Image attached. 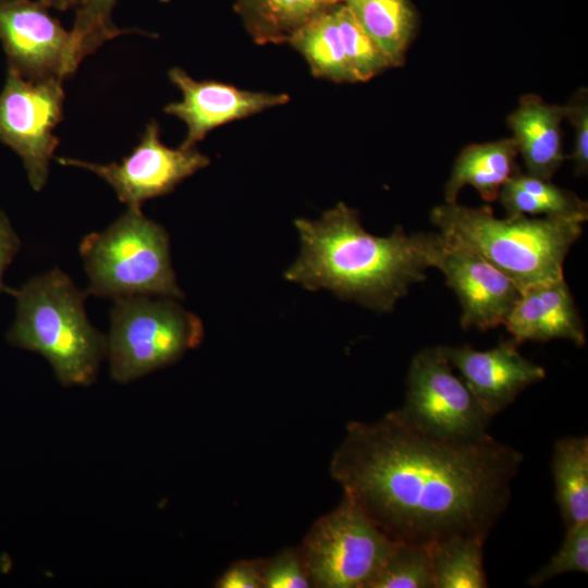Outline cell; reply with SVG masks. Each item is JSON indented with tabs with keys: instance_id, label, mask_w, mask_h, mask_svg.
<instances>
[{
	"instance_id": "cell-19",
	"label": "cell",
	"mask_w": 588,
	"mask_h": 588,
	"mask_svg": "<svg viewBox=\"0 0 588 588\" xmlns=\"http://www.w3.org/2000/svg\"><path fill=\"white\" fill-rule=\"evenodd\" d=\"M354 19L388 58L404 63L418 17L409 0H343Z\"/></svg>"
},
{
	"instance_id": "cell-29",
	"label": "cell",
	"mask_w": 588,
	"mask_h": 588,
	"mask_svg": "<svg viewBox=\"0 0 588 588\" xmlns=\"http://www.w3.org/2000/svg\"><path fill=\"white\" fill-rule=\"evenodd\" d=\"M264 562L241 561L228 568L218 579L219 588H261Z\"/></svg>"
},
{
	"instance_id": "cell-26",
	"label": "cell",
	"mask_w": 588,
	"mask_h": 588,
	"mask_svg": "<svg viewBox=\"0 0 588 588\" xmlns=\"http://www.w3.org/2000/svg\"><path fill=\"white\" fill-rule=\"evenodd\" d=\"M588 572V522L566 528V536L559 552L529 579V585L540 586L565 573Z\"/></svg>"
},
{
	"instance_id": "cell-18",
	"label": "cell",
	"mask_w": 588,
	"mask_h": 588,
	"mask_svg": "<svg viewBox=\"0 0 588 588\" xmlns=\"http://www.w3.org/2000/svg\"><path fill=\"white\" fill-rule=\"evenodd\" d=\"M517 155L512 137L464 147L444 186L445 203H455L467 185L474 187L485 201L497 200L501 187L518 168Z\"/></svg>"
},
{
	"instance_id": "cell-27",
	"label": "cell",
	"mask_w": 588,
	"mask_h": 588,
	"mask_svg": "<svg viewBox=\"0 0 588 588\" xmlns=\"http://www.w3.org/2000/svg\"><path fill=\"white\" fill-rule=\"evenodd\" d=\"M564 107V117L574 128V145L569 158L577 176L588 172V89H577Z\"/></svg>"
},
{
	"instance_id": "cell-2",
	"label": "cell",
	"mask_w": 588,
	"mask_h": 588,
	"mask_svg": "<svg viewBox=\"0 0 588 588\" xmlns=\"http://www.w3.org/2000/svg\"><path fill=\"white\" fill-rule=\"evenodd\" d=\"M301 253L284 278L307 290L327 289L376 311H391L432 267L434 234L368 233L355 209L339 203L319 220L297 219Z\"/></svg>"
},
{
	"instance_id": "cell-31",
	"label": "cell",
	"mask_w": 588,
	"mask_h": 588,
	"mask_svg": "<svg viewBox=\"0 0 588 588\" xmlns=\"http://www.w3.org/2000/svg\"><path fill=\"white\" fill-rule=\"evenodd\" d=\"M48 8L51 7L59 11H66L72 8H78L83 0H40Z\"/></svg>"
},
{
	"instance_id": "cell-10",
	"label": "cell",
	"mask_w": 588,
	"mask_h": 588,
	"mask_svg": "<svg viewBox=\"0 0 588 588\" xmlns=\"http://www.w3.org/2000/svg\"><path fill=\"white\" fill-rule=\"evenodd\" d=\"M0 41L9 70L27 79L63 81L82 62L72 32L40 0H0Z\"/></svg>"
},
{
	"instance_id": "cell-3",
	"label": "cell",
	"mask_w": 588,
	"mask_h": 588,
	"mask_svg": "<svg viewBox=\"0 0 588 588\" xmlns=\"http://www.w3.org/2000/svg\"><path fill=\"white\" fill-rule=\"evenodd\" d=\"M431 222L481 255L522 291L563 278L566 255L583 234L584 221L563 217L495 218L490 206H436Z\"/></svg>"
},
{
	"instance_id": "cell-22",
	"label": "cell",
	"mask_w": 588,
	"mask_h": 588,
	"mask_svg": "<svg viewBox=\"0 0 588 588\" xmlns=\"http://www.w3.org/2000/svg\"><path fill=\"white\" fill-rule=\"evenodd\" d=\"M555 499L565 526L588 522V438L560 439L552 457Z\"/></svg>"
},
{
	"instance_id": "cell-21",
	"label": "cell",
	"mask_w": 588,
	"mask_h": 588,
	"mask_svg": "<svg viewBox=\"0 0 588 588\" xmlns=\"http://www.w3.org/2000/svg\"><path fill=\"white\" fill-rule=\"evenodd\" d=\"M498 199L507 216L563 217L586 221L588 204L551 180L527 174L517 168L503 184Z\"/></svg>"
},
{
	"instance_id": "cell-5",
	"label": "cell",
	"mask_w": 588,
	"mask_h": 588,
	"mask_svg": "<svg viewBox=\"0 0 588 588\" xmlns=\"http://www.w3.org/2000/svg\"><path fill=\"white\" fill-rule=\"evenodd\" d=\"M79 254L87 295L183 298L170 258L169 235L142 209L127 208L110 226L84 236Z\"/></svg>"
},
{
	"instance_id": "cell-20",
	"label": "cell",
	"mask_w": 588,
	"mask_h": 588,
	"mask_svg": "<svg viewBox=\"0 0 588 588\" xmlns=\"http://www.w3.org/2000/svg\"><path fill=\"white\" fill-rule=\"evenodd\" d=\"M343 0H236L235 11L257 44H280Z\"/></svg>"
},
{
	"instance_id": "cell-1",
	"label": "cell",
	"mask_w": 588,
	"mask_h": 588,
	"mask_svg": "<svg viewBox=\"0 0 588 588\" xmlns=\"http://www.w3.org/2000/svg\"><path fill=\"white\" fill-rule=\"evenodd\" d=\"M523 454L485 433L428 431L401 409L353 421L331 475L392 540L431 547L453 537L486 540L504 513Z\"/></svg>"
},
{
	"instance_id": "cell-15",
	"label": "cell",
	"mask_w": 588,
	"mask_h": 588,
	"mask_svg": "<svg viewBox=\"0 0 588 588\" xmlns=\"http://www.w3.org/2000/svg\"><path fill=\"white\" fill-rule=\"evenodd\" d=\"M513 339L488 351L468 345L440 346L485 412L493 417L527 387L546 377V370L525 358Z\"/></svg>"
},
{
	"instance_id": "cell-28",
	"label": "cell",
	"mask_w": 588,
	"mask_h": 588,
	"mask_svg": "<svg viewBox=\"0 0 588 588\" xmlns=\"http://www.w3.org/2000/svg\"><path fill=\"white\" fill-rule=\"evenodd\" d=\"M264 587L307 588L313 586L298 549H287L264 563Z\"/></svg>"
},
{
	"instance_id": "cell-12",
	"label": "cell",
	"mask_w": 588,
	"mask_h": 588,
	"mask_svg": "<svg viewBox=\"0 0 588 588\" xmlns=\"http://www.w3.org/2000/svg\"><path fill=\"white\" fill-rule=\"evenodd\" d=\"M289 42L315 76L336 83L366 82L392 66L343 2L307 23Z\"/></svg>"
},
{
	"instance_id": "cell-4",
	"label": "cell",
	"mask_w": 588,
	"mask_h": 588,
	"mask_svg": "<svg viewBox=\"0 0 588 588\" xmlns=\"http://www.w3.org/2000/svg\"><path fill=\"white\" fill-rule=\"evenodd\" d=\"M11 295L16 299V317L8 342L44 356L64 387L91 384L107 355V338L87 318V293L54 268Z\"/></svg>"
},
{
	"instance_id": "cell-17",
	"label": "cell",
	"mask_w": 588,
	"mask_h": 588,
	"mask_svg": "<svg viewBox=\"0 0 588 588\" xmlns=\"http://www.w3.org/2000/svg\"><path fill=\"white\" fill-rule=\"evenodd\" d=\"M564 107L546 102L540 96L525 94L506 119L526 173L551 180L565 160L562 143Z\"/></svg>"
},
{
	"instance_id": "cell-23",
	"label": "cell",
	"mask_w": 588,
	"mask_h": 588,
	"mask_svg": "<svg viewBox=\"0 0 588 588\" xmlns=\"http://www.w3.org/2000/svg\"><path fill=\"white\" fill-rule=\"evenodd\" d=\"M483 542L474 537H453L429 547L433 588L488 587Z\"/></svg>"
},
{
	"instance_id": "cell-7",
	"label": "cell",
	"mask_w": 588,
	"mask_h": 588,
	"mask_svg": "<svg viewBox=\"0 0 588 588\" xmlns=\"http://www.w3.org/2000/svg\"><path fill=\"white\" fill-rule=\"evenodd\" d=\"M399 543L344 494L313 525L298 551L313 586L369 588Z\"/></svg>"
},
{
	"instance_id": "cell-16",
	"label": "cell",
	"mask_w": 588,
	"mask_h": 588,
	"mask_svg": "<svg viewBox=\"0 0 588 588\" xmlns=\"http://www.w3.org/2000/svg\"><path fill=\"white\" fill-rule=\"evenodd\" d=\"M503 326L518 344L565 339L581 346L586 341L583 320L564 278L522 291Z\"/></svg>"
},
{
	"instance_id": "cell-8",
	"label": "cell",
	"mask_w": 588,
	"mask_h": 588,
	"mask_svg": "<svg viewBox=\"0 0 588 588\" xmlns=\"http://www.w3.org/2000/svg\"><path fill=\"white\" fill-rule=\"evenodd\" d=\"M62 81H32L9 70L0 94V142L23 160L29 184L41 191L59 138L53 134L63 119Z\"/></svg>"
},
{
	"instance_id": "cell-14",
	"label": "cell",
	"mask_w": 588,
	"mask_h": 588,
	"mask_svg": "<svg viewBox=\"0 0 588 588\" xmlns=\"http://www.w3.org/2000/svg\"><path fill=\"white\" fill-rule=\"evenodd\" d=\"M171 82L181 90V101L171 102L164 112L179 118L187 127L182 147L191 148L213 128L284 105L286 94L240 89L217 81H195L185 71L173 68Z\"/></svg>"
},
{
	"instance_id": "cell-6",
	"label": "cell",
	"mask_w": 588,
	"mask_h": 588,
	"mask_svg": "<svg viewBox=\"0 0 588 588\" xmlns=\"http://www.w3.org/2000/svg\"><path fill=\"white\" fill-rule=\"evenodd\" d=\"M106 338L111 377L127 383L197 347L204 326L174 298L130 296L114 299Z\"/></svg>"
},
{
	"instance_id": "cell-30",
	"label": "cell",
	"mask_w": 588,
	"mask_h": 588,
	"mask_svg": "<svg viewBox=\"0 0 588 588\" xmlns=\"http://www.w3.org/2000/svg\"><path fill=\"white\" fill-rule=\"evenodd\" d=\"M21 247V241L14 232L8 217L0 211V293L12 294L14 289L8 287L2 277Z\"/></svg>"
},
{
	"instance_id": "cell-11",
	"label": "cell",
	"mask_w": 588,
	"mask_h": 588,
	"mask_svg": "<svg viewBox=\"0 0 588 588\" xmlns=\"http://www.w3.org/2000/svg\"><path fill=\"white\" fill-rule=\"evenodd\" d=\"M57 161L94 172L114 189L120 201L134 209H140L147 199L172 192L184 179L210 162L195 147L166 146L154 120L146 125L138 144L120 162L99 164L71 158H58Z\"/></svg>"
},
{
	"instance_id": "cell-25",
	"label": "cell",
	"mask_w": 588,
	"mask_h": 588,
	"mask_svg": "<svg viewBox=\"0 0 588 588\" xmlns=\"http://www.w3.org/2000/svg\"><path fill=\"white\" fill-rule=\"evenodd\" d=\"M115 3L117 0H83L77 8L71 32L81 61L105 41L125 33L112 22L111 13Z\"/></svg>"
},
{
	"instance_id": "cell-13",
	"label": "cell",
	"mask_w": 588,
	"mask_h": 588,
	"mask_svg": "<svg viewBox=\"0 0 588 588\" xmlns=\"http://www.w3.org/2000/svg\"><path fill=\"white\" fill-rule=\"evenodd\" d=\"M432 267L445 277L461 307V326L486 331L504 323L522 290L503 272L455 237L434 234Z\"/></svg>"
},
{
	"instance_id": "cell-9",
	"label": "cell",
	"mask_w": 588,
	"mask_h": 588,
	"mask_svg": "<svg viewBox=\"0 0 588 588\" xmlns=\"http://www.w3.org/2000/svg\"><path fill=\"white\" fill-rule=\"evenodd\" d=\"M440 346L426 347L412 359L403 414L419 427L453 438L487 433L490 419L465 382L453 373Z\"/></svg>"
},
{
	"instance_id": "cell-24",
	"label": "cell",
	"mask_w": 588,
	"mask_h": 588,
	"mask_svg": "<svg viewBox=\"0 0 588 588\" xmlns=\"http://www.w3.org/2000/svg\"><path fill=\"white\" fill-rule=\"evenodd\" d=\"M369 588H433L430 548L399 543Z\"/></svg>"
}]
</instances>
